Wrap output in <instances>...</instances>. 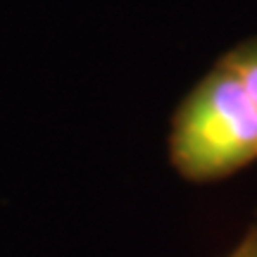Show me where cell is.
I'll use <instances>...</instances> for the list:
<instances>
[{
  "instance_id": "1",
  "label": "cell",
  "mask_w": 257,
  "mask_h": 257,
  "mask_svg": "<svg viewBox=\"0 0 257 257\" xmlns=\"http://www.w3.org/2000/svg\"><path fill=\"white\" fill-rule=\"evenodd\" d=\"M172 165L191 181H210L257 160V102L219 62L188 93L169 138Z\"/></svg>"
},
{
  "instance_id": "2",
  "label": "cell",
  "mask_w": 257,
  "mask_h": 257,
  "mask_svg": "<svg viewBox=\"0 0 257 257\" xmlns=\"http://www.w3.org/2000/svg\"><path fill=\"white\" fill-rule=\"evenodd\" d=\"M221 62L229 64L236 72V76L252 95V100L257 102V38H250L245 43L236 46L231 53L221 57Z\"/></svg>"
},
{
  "instance_id": "3",
  "label": "cell",
  "mask_w": 257,
  "mask_h": 257,
  "mask_svg": "<svg viewBox=\"0 0 257 257\" xmlns=\"http://www.w3.org/2000/svg\"><path fill=\"white\" fill-rule=\"evenodd\" d=\"M238 257H257V231H255V236H250L245 240V245L238 250Z\"/></svg>"
},
{
  "instance_id": "4",
  "label": "cell",
  "mask_w": 257,
  "mask_h": 257,
  "mask_svg": "<svg viewBox=\"0 0 257 257\" xmlns=\"http://www.w3.org/2000/svg\"><path fill=\"white\" fill-rule=\"evenodd\" d=\"M233 257H238V252H236V255H233Z\"/></svg>"
}]
</instances>
